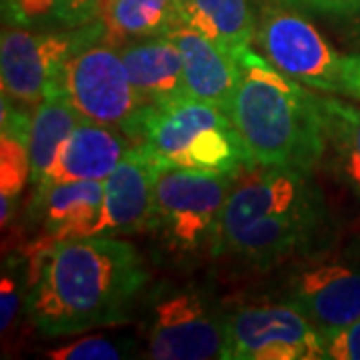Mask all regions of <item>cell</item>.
Returning a JSON list of instances; mask_svg holds the SVG:
<instances>
[{
	"instance_id": "6da1fadb",
	"label": "cell",
	"mask_w": 360,
	"mask_h": 360,
	"mask_svg": "<svg viewBox=\"0 0 360 360\" xmlns=\"http://www.w3.org/2000/svg\"><path fill=\"white\" fill-rule=\"evenodd\" d=\"M146 283L134 245L103 234L70 238L44 255L26 310L40 335H80L127 321Z\"/></svg>"
},
{
	"instance_id": "7a4b0ae2",
	"label": "cell",
	"mask_w": 360,
	"mask_h": 360,
	"mask_svg": "<svg viewBox=\"0 0 360 360\" xmlns=\"http://www.w3.org/2000/svg\"><path fill=\"white\" fill-rule=\"evenodd\" d=\"M310 170L246 165L220 217L210 257L269 269L310 250L328 210Z\"/></svg>"
},
{
	"instance_id": "3957f363",
	"label": "cell",
	"mask_w": 360,
	"mask_h": 360,
	"mask_svg": "<svg viewBox=\"0 0 360 360\" xmlns=\"http://www.w3.org/2000/svg\"><path fill=\"white\" fill-rule=\"evenodd\" d=\"M226 110L248 165L312 170L324 158L321 96L248 51Z\"/></svg>"
},
{
	"instance_id": "277c9868",
	"label": "cell",
	"mask_w": 360,
	"mask_h": 360,
	"mask_svg": "<svg viewBox=\"0 0 360 360\" xmlns=\"http://www.w3.org/2000/svg\"><path fill=\"white\" fill-rule=\"evenodd\" d=\"M129 139L142 146L158 167L238 172L248 165L231 116L191 96L148 104Z\"/></svg>"
},
{
	"instance_id": "5b68a950",
	"label": "cell",
	"mask_w": 360,
	"mask_h": 360,
	"mask_svg": "<svg viewBox=\"0 0 360 360\" xmlns=\"http://www.w3.org/2000/svg\"><path fill=\"white\" fill-rule=\"evenodd\" d=\"M234 179L236 172L158 167L148 231L155 232L156 240L172 257H196L202 250L212 252Z\"/></svg>"
},
{
	"instance_id": "8992f818",
	"label": "cell",
	"mask_w": 360,
	"mask_h": 360,
	"mask_svg": "<svg viewBox=\"0 0 360 360\" xmlns=\"http://www.w3.org/2000/svg\"><path fill=\"white\" fill-rule=\"evenodd\" d=\"M104 37L103 20L70 32H30L6 28L0 44L2 96L20 106H37L52 89H63L68 58Z\"/></svg>"
},
{
	"instance_id": "52a82bcc",
	"label": "cell",
	"mask_w": 360,
	"mask_h": 360,
	"mask_svg": "<svg viewBox=\"0 0 360 360\" xmlns=\"http://www.w3.org/2000/svg\"><path fill=\"white\" fill-rule=\"evenodd\" d=\"M224 360L326 359L321 330L288 302L245 304L224 316Z\"/></svg>"
},
{
	"instance_id": "ba28073f",
	"label": "cell",
	"mask_w": 360,
	"mask_h": 360,
	"mask_svg": "<svg viewBox=\"0 0 360 360\" xmlns=\"http://www.w3.org/2000/svg\"><path fill=\"white\" fill-rule=\"evenodd\" d=\"M63 90L80 118L120 129L127 136L148 106L132 86L120 52L106 42H94L68 58Z\"/></svg>"
},
{
	"instance_id": "9c48e42d",
	"label": "cell",
	"mask_w": 360,
	"mask_h": 360,
	"mask_svg": "<svg viewBox=\"0 0 360 360\" xmlns=\"http://www.w3.org/2000/svg\"><path fill=\"white\" fill-rule=\"evenodd\" d=\"M257 39L270 65L296 82L345 96V60L302 14L269 6L260 14Z\"/></svg>"
},
{
	"instance_id": "30bf717a",
	"label": "cell",
	"mask_w": 360,
	"mask_h": 360,
	"mask_svg": "<svg viewBox=\"0 0 360 360\" xmlns=\"http://www.w3.org/2000/svg\"><path fill=\"white\" fill-rule=\"evenodd\" d=\"M224 316L200 290L156 296L146 321V356L155 360L222 359Z\"/></svg>"
},
{
	"instance_id": "8fae6325",
	"label": "cell",
	"mask_w": 360,
	"mask_h": 360,
	"mask_svg": "<svg viewBox=\"0 0 360 360\" xmlns=\"http://www.w3.org/2000/svg\"><path fill=\"white\" fill-rule=\"evenodd\" d=\"M288 300L326 340L360 319V269L345 262L310 264L290 278Z\"/></svg>"
},
{
	"instance_id": "7c38bea8",
	"label": "cell",
	"mask_w": 360,
	"mask_h": 360,
	"mask_svg": "<svg viewBox=\"0 0 360 360\" xmlns=\"http://www.w3.org/2000/svg\"><path fill=\"white\" fill-rule=\"evenodd\" d=\"M156 168V162L142 146H130L115 172L104 180L103 212L90 236L148 231L155 208Z\"/></svg>"
},
{
	"instance_id": "4fadbf2b",
	"label": "cell",
	"mask_w": 360,
	"mask_h": 360,
	"mask_svg": "<svg viewBox=\"0 0 360 360\" xmlns=\"http://www.w3.org/2000/svg\"><path fill=\"white\" fill-rule=\"evenodd\" d=\"M129 136L120 129L80 118L77 129L60 146L46 176L34 186V194L52 184L72 180H106L130 148Z\"/></svg>"
},
{
	"instance_id": "5bb4252c",
	"label": "cell",
	"mask_w": 360,
	"mask_h": 360,
	"mask_svg": "<svg viewBox=\"0 0 360 360\" xmlns=\"http://www.w3.org/2000/svg\"><path fill=\"white\" fill-rule=\"evenodd\" d=\"M168 37L182 54L186 94L226 112L240 80V65L191 26L179 25Z\"/></svg>"
},
{
	"instance_id": "9a60e30c",
	"label": "cell",
	"mask_w": 360,
	"mask_h": 360,
	"mask_svg": "<svg viewBox=\"0 0 360 360\" xmlns=\"http://www.w3.org/2000/svg\"><path fill=\"white\" fill-rule=\"evenodd\" d=\"M132 86L146 104H165L186 94L182 54L168 34L129 42L120 49Z\"/></svg>"
},
{
	"instance_id": "2e32d148",
	"label": "cell",
	"mask_w": 360,
	"mask_h": 360,
	"mask_svg": "<svg viewBox=\"0 0 360 360\" xmlns=\"http://www.w3.org/2000/svg\"><path fill=\"white\" fill-rule=\"evenodd\" d=\"M103 202L104 180L58 182L32 196V208L44 219L54 243L90 236L101 219Z\"/></svg>"
},
{
	"instance_id": "e0dca14e",
	"label": "cell",
	"mask_w": 360,
	"mask_h": 360,
	"mask_svg": "<svg viewBox=\"0 0 360 360\" xmlns=\"http://www.w3.org/2000/svg\"><path fill=\"white\" fill-rule=\"evenodd\" d=\"M179 11L182 25L205 34L236 63L257 37L250 0H179Z\"/></svg>"
},
{
	"instance_id": "ac0fdd59",
	"label": "cell",
	"mask_w": 360,
	"mask_h": 360,
	"mask_svg": "<svg viewBox=\"0 0 360 360\" xmlns=\"http://www.w3.org/2000/svg\"><path fill=\"white\" fill-rule=\"evenodd\" d=\"M25 106L8 96H2V136H0V220L2 226L13 219L14 206L26 182L30 180V150L28 130L30 116L22 112Z\"/></svg>"
},
{
	"instance_id": "d6986e66",
	"label": "cell",
	"mask_w": 360,
	"mask_h": 360,
	"mask_svg": "<svg viewBox=\"0 0 360 360\" xmlns=\"http://www.w3.org/2000/svg\"><path fill=\"white\" fill-rule=\"evenodd\" d=\"M103 40L112 46L165 37L180 22L179 0H110L101 16Z\"/></svg>"
},
{
	"instance_id": "ffe728a7",
	"label": "cell",
	"mask_w": 360,
	"mask_h": 360,
	"mask_svg": "<svg viewBox=\"0 0 360 360\" xmlns=\"http://www.w3.org/2000/svg\"><path fill=\"white\" fill-rule=\"evenodd\" d=\"M80 116L66 98L65 90L52 89L34 106L30 115L28 130V150H30V182L37 186L54 165L60 146L68 134L77 129Z\"/></svg>"
},
{
	"instance_id": "44dd1931",
	"label": "cell",
	"mask_w": 360,
	"mask_h": 360,
	"mask_svg": "<svg viewBox=\"0 0 360 360\" xmlns=\"http://www.w3.org/2000/svg\"><path fill=\"white\" fill-rule=\"evenodd\" d=\"M324 122V158L352 193L360 196V106L335 96H321ZM322 158V160H324Z\"/></svg>"
},
{
	"instance_id": "7402d4cb",
	"label": "cell",
	"mask_w": 360,
	"mask_h": 360,
	"mask_svg": "<svg viewBox=\"0 0 360 360\" xmlns=\"http://www.w3.org/2000/svg\"><path fill=\"white\" fill-rule=\"evenodd\" d=\"M130 347L120 338L110 336H84L70 345L51 350L46 356L56 360H116L129 356Z\"/></svg>"
},
{
	"instance_id": "603a6c76",
	"label": "cell",
	"mask_w": 360,
	"mask_h": 360,
	"mask_svg": "<svg viewBox=\"0 0 360 360\" xmlns=\"http://www.w3.org/2000/svg\"><path fill=\"white\" fill-rule=\"evenodd\" d=\"M65 0H2L4 16L18 26L56 22Z\"/></svg>"
},
{
	"instance_id": "cb8c5ba5",
	"label": "cell",
	"mask_w": 360,
	"mask_h": 360,
	"mask_svg": "<svg viewBox=\"0 0 360 360\" xmlns=\"http://www.w3.org/2000/svg\"><path fill=\"white\" fill-rule=\"evenodd\" d=\"M326 359L360 360V319L326 336Z\"/></svg>"
},
{
	"instance_id": "d4e9b609",
	"label": "cell",
	"mask_w": 360,
	"mask_h": 360,
	"mask_svg": "<svg viewBox=\"0 0 360 360\" xmlns=\"http://www.w3.org/2000/svg\"><path fill=\"white\" fill-rule=\"evenodd\" d=\"M20 307V295H18V283L14 274H2V286H0V328L2 335L11 330V326L16 321V312Z\"/></svg>"
},
{
	"instance_id": "484cf974",
	"label": "cell",
	"mask_w": 360,
	"mask_h": 360,
	"mask_svg": "<svg viewBox=\"0 0 360 360\" xmlns=\"http://www.w3.org/2000/svg\"><path fill=\"white\" fill-rule=\"evenodd\" d=\"M283 2L295 8L330 14V16H348V14L360 13V0H283Z\"/></svg>"
},
{
	"instance_id": "4316f807",
	"label": "cell",
	"mask_w": 360,
	"mask_h": 360,
	"mask_svg": "<svg viewBox=\"0 0 360 360\" xmlns=\"http://www.w3.org/2000/svg\"><path fill=\"white\" fill-rule=\"evenodd\" d=\"M360 94V54L345 60V96L354 98Z\"/></svg>"
},
{
	"instance_id": "83f0119b",
	"label": "cell",
	"mask_w": 360,
	"mask_h": 360,
	"mask_svg": "<svg viewBox=\"0 0 360 360\" xmlns=\"http://www.w3.org/2000/svg\"><path fill=\"white\" fill-rule=\"evenodd\" d=\"M98 2H101V16H103V13L106 11V6H108L110 0H98Z\"/></svg>"
},
{
	"instance_id": "f1b7e54d",
	"label": "cell",
	"mask_w": 360,
	"mask_h": 360,
	"mask_svg": "<svg viewBox=\"0 0 360 360\" xmlns=\"http://www.w3.org/2000/svg\"><path fill=\"white\" fill-rule=\"evenodd\" d=\"M352 101H359V104H360V94H359V96H354V98H352Z\"/></svg>"
}]
</instances>
